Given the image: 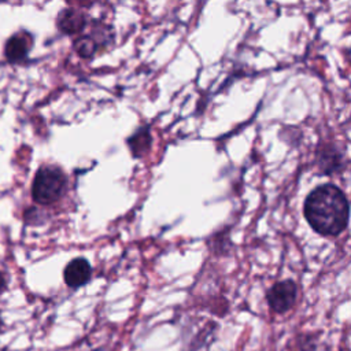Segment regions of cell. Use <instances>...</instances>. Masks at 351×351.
Segmentation results:
<instances>
[{
	"label": "cell",
	"mask_w": 351,
	"mask_h": 351,
	"mask_svg": "<svg viewBox=\"0 0 351 351\" xmlns=\"http://www.w3.org/2000/svg\"><path fill=\"white\" fill-rule=\"evenodd\" d=\"M303 211L310 226L322 236H337L348 225V200L333 184L314 188L304 200Z\"/></svg>",
	"instance_id": "obj_1"
},
{
	"label": "cell",
	"mask_w": 351,
	"mask_h": 351,
	"mask_svg": "<svg viewBox=\"0 0 351 351\" xmlns=\"http://www.w3.org/2000/svg\"><path fill=\"white\" fill-rule=\"evenodd\" d=\"M66 188L67 177L63 170L53 165H44L33 178L32 197L38 204H52L64 195Z\"/></svg>",
	"instance_id": "obj_2"
},
{
	"label": "cell",
	"mask_w": 351,
	"mask_h": 351,
	"mask_svg": "<svg viewBox=\"0 0 351 351\" xmlns=\"http://www.w3.org/2000/svg\"><path fill=\"white\" fill-rule=\"evenodd\" d=\"M114 40L111 26L103 25L97 21L93 22V30L89 34H78L73 43V48L82 59H92L104 51Z\"/></svg>",
	"instance_id": "obj_3"
},
{
	"label": "cell",
	"mask_w": 351,
	"mask_h": 351,
	"mask_svg": "<svg viewBox=\"0 0 351 351\" xmlns=\"http://www.w3.org/2000/svg\"><path fill=\"white\" fill-rule=\"evenodd\" d=\"M298 287L292 280L276 282L266 295L269 307L277 314L287 313L296 302Z\"/></svg>",
	"instance_id": "obj_4"
},
{
	"label": "cell",
	"mask_w": 351,
	"mask_h": 351,
	"mask_svg": "<svg viewBox=\"0 0 351 351\" xmlns=\"http://www.w3.org/2000/svg\"><path fill=\"white\" fill-rule=\"evenodd\" d=\"M88 14L77 10L74 7H69L62 10L56 18V27L62 34L66 36H78L88 26Z\"/></svg>",
	"instance_id": "obj_5"
},
{
	"label": "cell",
	"mask_w": 351,
	"mask_h": 351,
	"mask_svg": "<svg viewBox=\"0 0 351 351\" xmlns=\"http://www.w3.org/2000/svg\"><path fill=\"white\" fill-rule=\"evenodd\" d=\"M33 38L29 33L12 34L4 45V56L10 63H19L25 60L32 49Z\"/></svg>",
	"instance_id": "obj_6"
},
{
	"label": "cell",
	"mask_w": 351,
	"mask_h": 351,
	"mask_svg": "<svg viewBox=\"0 0 351 351\" xmlns=\"http://www.w3.org/2000/svg\"><path fill=\"white\" fill-rule=\"evenodd\" d=\"M92 276V269L85 258H75L70 261L63 271L64 282L70 288H78L85 285Z\"/></svg>",
	"instance_id": "obj_7"
},
{
	"label": "cell",
	"mask_w": 351,
	"mask_h": 351,
	"mask_svg": "<svg viewBox=\"0 0 351 351\" xmlns=\"http://www.w3.org/2000/svg\"><path fill=\"white\" fill-rule=\"evenodd\" d=\"M152 143V137L149 133L148 126H141L138 128L129 138H128V145L130 148V152L133 156L138 158L143 156L145 152H148L149 147Z\"/></svg>",
	"instance_id": "obj_8"
},
{
	"label": "cell",
	"mask_w": 351,
	"mask_h": 351,
	"mask_svg": "<svg viewBox=\"0 0 351 351\" xmlns=\"http://www.w3.org/2000/svg\"><path fill=\"white\" fill-rule=\"evenodd\" d=\"M319 166L325 173H333L341 167V152L332 145H326L319 154Z\"/></svg>",
	"instance_id": "obj_9"
},
{
	"label": "cell",
	"mask_w": 351,
	"mask_h": 351,
	"mask_svg": "<svg viewBox=\"0 0 351 351\" xmlns=\"http://www.w3.org/2000/svg\"><path fill=\"white\" fill-rule=\"evenodd\" d=\"M71 5H89L93 3V0H66Z\"/></svg>",
	"instance_id": "obj_10"
},
{
	"label": "cell",
	"mask_w": 351,
	"mask_h": 351,
	"mask_svg": "<svg viewBox=\"0 0 351 351\" xmlns=\"http://www.w3.org/2000/svg\"><path fill=\"white\" fill-rule=\"evenodd\" d=\"M4 288H5V278H4V276L0 273V293L4 291Z\"/></svg>",
	"instance_id": "obj_11"
},
{
	"label": "cell",
	"mask_w": 351,
	"mask_h": 351,
	"mask_svg": "<svg viewBox=\"0 0 351 351\" xmlns=\"http://www.w3.org/2000/svg\"><path fill=\"white\" fill-rule=\"evenodd\" d=\"M3 1H7V0H0V3H3Z\"/></svg>",
	"instance_id": "obj_12"
}]
</instances>
